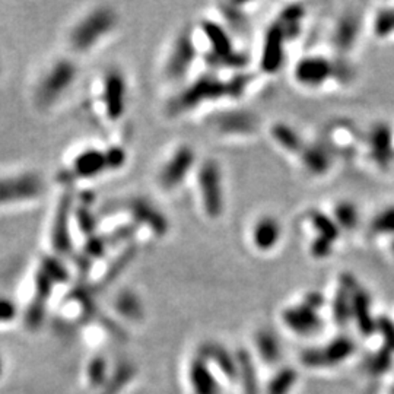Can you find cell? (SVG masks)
I'll list each match as a JSON object with an SVG mask.
<instances>
[{"label":"cell","mask_w":394,"mask_h":394,"mask_svg":"<svg viewBox=\"0 0 394 394\" xmlns=\"http://www.w3.org/2000/svg\"><path fill=\"white\" fill-rule=\"evenodd\" d=\"M127 164L126 150L119 145L108 148L86 146L79 149L70 158L66 167L65 179L75 181H92L107 173L121 170Z\"/></svg>","instance_id":"obj_6"},{"label":"cell","mask_w":394,"mask_h":394,"mask_svg":"<svg viewBox=\"0 0 394 394\" xmlns=\"http://www.w3.org/2000/svg\"><path fill=\"white\" fill-rule=\"evenodd\" d=\"M358 78L352 59L330 53H305L290 66V79L299 91L324 94L351 88Z\"/></svg>","instance_id":"obj_2"},{"label":"cell","mask_w":394,"mask_h":394,"mask_svg":"<svg viewBox=\"0 0 394 394\" xmlns=\"http://www.w3.org/2000/svg\"><path fill=\"white\" fill-rule=\"evenodd\" d=\"M55 218L50 228V246L57 257L68 256L73 251V199L70 195L61 197L55 209Z\"/></svg>","instance_id":"obj_20"},{"label":"cell","mask_w":394,"mask_h":394,"mask_svg":"<svg viewBox=\"0 0 394 394\" xmlns=\"http://www.w3.org/2000/svg\"><path fill=\"white\" fill-rule=\"evenodd\" d=\"M326 210L339 226L343 237L355 235L364 226L358 203L349 197H336Z\"/></svg>","instance_id":"obj_24"},{"label":"cell","mask_w":394,"mask_h":394,"mask_svg":"<svg viewBox=\"0 0 394 394\" xmlns=\"http://www.w3.org/2000/svg\"><path fill=\"white\" fill-rule=\"evenodd\" d=\"M285 226L275 213H260L247 228V243L257 256H272L281 248Z\"/></svg>","instance_id":"obj_18"},{"label":"cell","mask_w":394,"mask_h":394,"mask_svg":"<svg viewBox=\"0 0 394 394\" xmlns=\"http://www.w3.org/2000/svg\"><path fill=\"white\" fill-rule=\"evenodd\" d=\"M298 226L307 243V254L314 262L332 259L345 238L326 209H305L298 218Z\"/></svg>","instance_id":"obj_5"},{"label":"cell","mask_w":394,"mask_h":394,"mask_svg":"<svg viewBox=\"0 0 394 394\" xmlns=\"http://www.w3.org/2000/svg\"><path fill=\"white\" fill-rule=\"evenodd\" d=\"M47 190L44 177L35 170H18L0 175V208L27 206Z\"/></svg>","instance_id":"obj_10"},{"label":"cell","mask_w":394,"mask_h":394,"mask_svg":"<svg viewBox=\"0 0 394 394\" xmlns=\"http://www.w3.org/2000/svg\"><path fill=\"white\" fill-rule=\"evenodd\" d=\"M368 12L358 9L340 10L328 28V48L330 55L352 59V53L357 50L362 32L366 31Z\"/></svg>","instance_id":"obj_11"},{"label":"cell","mask_w":394,"mask_h":394,"mask_svg":"<svg viewBox=\"0 0 394 394\" xmlns=\"http://www.w3.org/2000/svg\"><path fill=\"white\" fill-rule=\"evenodd\" d=\"M139 378L137 364L129 359L114 361L106 386L98 394H127Z\"/></svg>","instance_id":"obj_27"},{"label":"cell","mask_w":394,"mask_h":394,"mask_svg":"<svg viewBox=\"0 0 394 394\" xmlns=\"http://www.w3.org/2000/svg\"><path fill=\"white\" fill-rule=\"evenodd\" d=\"M366 238L374 241L394 239V201L378 208L364 224Z\"/></svg>","instance_id":"obj_28"},{"label":"cell","mask_w":394,"mask_h":394,"mask_svg":"<svg viewBox=\"0 0 394 394\" xmlns=\"http://www.w3.org/2000/svg\"><path fill=\"white\" fill-rule=\"evenodd\" d=\"M268 136L272 145L279 150V154H282L292 162L297 161L308 141V137L298 130L295 126L281 120L273 121L268 127Z\"/></svg>","instance_id":"obj_22"},{"label":"cell","mask_w":394,"mask_h":394,"mask_svg":"<svg viewBox=\"0 0 394 394\" xmlns=\"http://www.w3.org/2000/svg\"><path fill=\"white\" fill-rule=\"evenodd\" d=\"M257 76H260L257 72L250 73L248 70H243L233 73L230 79H222L219 75L210 70L183 83L180 90L170 98L165 110L171 119H177L208 106L226 101L237 103L248 94L250 86L256 82Z\"/></svg>","instance_id":"obj_1"},{"label":"cell","mask_w":394,"mask_h":394,"mask_svg":"<svg viewBox=\"0 0 394 394\" xmlns=\"http://www.w3.org/2000/svg\"><path fill=\"white\" fill-rule=\"evenodd\" d=\"M200 159L196 150L188 144L175 145L167 152L155 171V183L158 190L165 195H173L195 177Z\"/></svg>","instance_id":"obj_8"},{"label":"cell","mask_w":394,"mask_h":394,"mask_svg":"<svg viewBox=\"0 0 394 394\" xmlns=\"http://www.w3.org/2000/svg\"><path fill=\"white\" fill-rule=\"evenodd\" d=\"M8 371H9V364L6 361L5 355L0 352V383H2V381L6 378Z\"/></svg>","instance_id":"obj_31"},{"label":"cell","mask_w":394,"mask_h":394,"mask_svg":"<svg viewBox=\"0 0 394 394\" xmlns=\"http://www.w3.org/2000/svg\"><path fill=\"white\" fill-rule=\"evenodd\" d=\"M290 46L292 44L281 25L272 19L262 35L257 72L262 76H275L281 73L288 63Z\"/></svg>","instance_id":"obj_16"},{"label":"cell","mask_w":394,"mask_h":394,"mask_svg":"<svg viewBox=\"0 0 394 394\" xmlns=\"http://www.w3.org/2000/svg\"><path fill=\"white\" fill-rule=\"evenodd\" d=\"M186 394H226L228 383L196 348L183 368Z\"/></svg>","instance_id":"obj_14"},{"label":"cell","mask_w":394,"mask_h":394,"mask_svg":"<svg viewBox=\"0 0 394 394\" xmlns=\"http://www.w3.org/2000/svg\"><path fill=\"white\" fill-rule=\"evenodd\" d=\"M254 343H256L257 351L263 359H272L276 355L275 337L268 330H259L256 336H254Z\"/></svg>","instance_id":"obj_30"},{"label":"cell","mask_w":394,"mask_h":394,"mask_svg":"<svg viewBox=\"0 0 394 394\" xmlns=\"http://www.w3.org/2000/svg\"><path fill=\"white\" fill-rule=\"evenodd\" d=\"M22 319V308L14 299L0 295V327L15 324Z\"/></svg>","instance_id":"obj_29"},{"label":"cell","mask_w":394,"mask_h":394,"mask_svg":"<svg viewBox=\"0 0 394 394\" xmlns=\"http://www.w3.org/2000/svg\"><path fill=\"white\" fill-rule=\"evenodd\" d=\"M112 364L114 361L104 353H94L92 357L88 358L81 377L82 387L88 394H98L106 386L112 370Z\"/></svg>","instance_id":"obj_25"},{"label":"cell","mask_w":394,"mask_h":394,"mask_svg":"<svg viewBox=\"0 0 394 394\" xmlns=\"http://www.w3.org/2000/svg\"><path fill=\"white\" fill-rule=\"evenodd\" d=\"M210 130L222 139H251L260 132V119L256 114L233 106L231 108L219 110L209 119Z\"/></svg>","instance_id":"obj_15"},{"label":"cell","mask_w":394,"mask_h":394,"mask_svg":"<svg viewBox=\"0 0 394 394\" xmlns=\"http://www.w3.org/2000/svg\"><path fill=\"white\" fill-rule=\"evenodd\" d=\"M97 101L107 121L117 123L126 116L129 106V83L120 68H110L101 75Z\"/></svg>","instance_id":"obj_12"},{"label":"cell","mask_w":394,"mask_h":394,"mask_svg":"<svg viewBox=\"0 0 394 394\" xmlns=\"http://www.w3.org/2000/svg\"><path fill=\"white\" fill-rule=\"evenodd\" d=\"M123 210L129 212L133 224L139 225L141 230H146L149 235L155 238H162L167 235L170 225L165 215L145 197H132L127 200Z\"/></svg>","instance_id":"obj_21"},{"label":"cell","mask_w":394,"mask_h":394,"mask_svg":"<svg viewBox=\"0 0 394 394\" xmlns=\"http://www.w3.org/2000/svg\"><path fill=\"white\" fill-rule=\"evenodd\" d=\"M366 31L378 43H394V3H380L368 12Z\"/></svg>","instance_id":"obj_26"},{"label":"cell","mask_w":394,"mask_h":394,"mask_svg":"<svg viewBox=\"0 0 394 394\" xmlns=\"http://www.w3.org/2000/svg\"><path fill=\"white\" fill-rule=\"evenodd\" d=\"M120 25L119 12L110 5H95L76 18L68 30L66 46L70 56L94 53L114 35Z\"/></svg>","instance_id":"obj_3"},{"label":"cell","mask_w":394,"mask_h":394,"mask_svg":"<svg viewBox=\"0 0 394 394\" xmlns=\"http://www.w3.org/2000/svg\"><path fill=\"white\" fill-rule=\"evenodd\" d=\"M361 158L378 173L394 167V127L387 121H374L364 130Z\"/></svg>","instance_id":"obj_13"},{"label":"cell","mask_w":394,"mask_h":394,"mask_svg":"<svg viewBox=\"0 0 394 394\" xmlns=\"http://www.w3.org/2000/svg\"><path fill=\"white\" fill-rule=\"evenodd\" d=\"M200 55L195 27H186L177 32L165 53L161 72L170 83H186Z\"/></svg>","instance_id":"obj_9"},{"label":"cell","mask_w":394,"mask_h":394,"mask_svg":"<svg viewBox=\"0 0 394 394\" xmlns=\"http://www.w3.org/2000/svg\"><path fill=\"white\" fill-rule=\"evenodd\" d=\"M340 159L320 136L308 139L294 164L304 177L314 181H322L336 171Z\"/></svg>","instance_id":"obj_17"},{"label":"cell","mask_w":394,"mask_h":394,"mask_svg":"<svg viewBox=\"0 0 394 394\" xmlns=\"http://www.w3.org/2000/svg\"><path fill=\"white\" fill-rule=\"evenodd\" d=\"M322 139L340 161L361 157L364 130L349 119L330 121L323 130Z\"/></svg>","instance_id":"obj_19"},{"label":"cell","mask_w":394,"mask_h":394,"mask_svg":"<svg viewBox=\"0 0 394 394\" xmlns=\"http://www.w3.org/2000/svg\"><path fill=\"white\" fill-rule=\"evenodd\" d=\"M79 79V66L73 56H59L50 60L35 76L31 98L34 107L48 112L65 101Z\"/></svg>","instance_id":"obj_4"},{"label":"cell","mask_w":394,"mask_h":394,"mask_svg":"<svg viewBox=\"0 0 394 394\" xmlns=\"http://www.w3.org/2000/svg\"><path fill=\"white\" fill-rule=\"evenodd\" d=\"M111 310L116 319L129 326L142 324L146 320V307L136 290L121 289L111 301Z\"/></svg>","instance_id":"obj_23"},{"label":"cell","mask_w":394,"mask_h":394,"mask_svg":"<svg viewBox=\"0 0 394 394\" xmlns=\"http://www.w3.org/2000/svg\"><path fill=\"white\" fill-rule=\"evenodd\" d=\"M197 205L206 219H222L226 212L225 174L218 159L212 157L200 159L195 174Z\"/></svg>","instance_id":"obj_7"}]
</instances>
